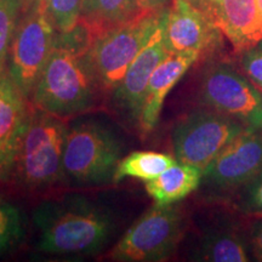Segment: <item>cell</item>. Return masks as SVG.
Instances as JSON below:
<instances>
[{
    "mask_svg": "<svg viewBox=\"0 0 262 262\" xmlns=\"http://www.w3.org/2000/svg\"><path fill=\"white\" fill-rule=\"evenodd\" d=\"M251 250L258 261H262V222L255 225L251 232Z\"/></svg>",
    "mask_w": 262,
    "mask_h": 262,
    "instance_id": "cell-26",
    "label": "cell"
},
{
    "mask_svg": "<svg viewBox=\"0 0 262 262\" xmlns=\"http://www.w3.org/2000/svg\"><path fill=\"white\" fill-rule=\"evenodd\" d=\"M172 0H137L142 10H152V11H162L169 8Z\"/></svg>",
    "mask_w": 262,
    "mask_h": 262,
    "instance_id": "cell-27",
    "label": "cell"
},
{
    "mask_svg": "<svg viewBox=\"0 0 262 262\" xmlns=\"http://www.w3.org/2000/svg\"><path fill=\"white\" fill-rule=\"evenodd\" d=\"M262 170V131L249 129L235 137L203 171V182L214 189L247 185Z\"/></svg>",
    "mask_w": 262,
    "mask_h": 262,
    "instance_id": "cell-11",
    "label": "cell"
},
{
    "mask_svg": "<svg viewBox=\"0 0 262 262\" xmlns=\"http://www.w3.org/2000/svg\"><path fill=\"white\" fill-rule=\"evenodd\" d=\"M35 250L50 255H96L112 241L116 221L89 196L72 193L40 203L33 210Z\"/></svg>",
    "mask_w": 262,
    "mask_h": 262,
    "instance_id": "cell-2",
    "label": "cell"
},
{
    "mask_svg": "<svg viewBox=\"0 0 262 262\" xmlns=\"http://www.w3.org/2000/svg\"><path fill=\"white\" fill-rule=\"evenodd\" d=\"M122 141L98 122H80L68 127L63 153V179L77 187L114 183L123 158Z\"/></svg>",
    "mask_w": 262,
    "mask_h": 262,
    "instance_id": "cell-3",
    "label": "cell"
},
{
    "mask_svg": "<svg viewBox=\"0 0 262 262\" xmlns=\"http://www.w3.org/2000/svg\"><path fill=\"white\" fill-rule=\"evenodd\" d=\"M57 31L48 11V0L24 5L8 56L6 72L29 100L54 48Z\"/></svg>",
    "mask_w": 262,
    "mask_h": 262,
    "instance_id": "cell-6",
    "label": "cell"
},
{
    "mask_svg": "<svg viewBox=\"0 0 262 262\" xmlns=\"http://www.w3.org/2000/svg\"><path fill=\"white\" fill-rule=\"evenodd\" d=\"M2 72H3V71H2ZM2 72H0V73H2Z\"/></svg>",
    "mask_w": 262,
    "mask_h": 262,
    "instance_id": "cell-33",
    "label": "cell"
},
{
    "mask_svg": "<svg viewBox=\"0 0 262 262\" xmlns=\"http://www.w3.org/2000/svg\"><path fill=\"white\" fill-rule=\"evenodd\" d=\"M198 93L203 107L262 130V94L231 64L211 62L206 66Z\"/></svg>",
    "mask_w": 262,
    "mask_h": 262,
    "instance_id": "cell-9",
    "label": "cell"
},
{
    "mask_svg": "<svg viewBox=\"0 0 262 262\" xmlns=\"http://www.w3.org/2000/svg\"><path fill=\"white\" fill-rule=\"evenodd\" d=\"M178 163L175 157L153 150H140L123 157L114 176V183L123 181L126 178L150 181L166 169Z\"/></svg>",
    "mask_w": 262,
    "mask_h": 262,
    "instance_id": "cell-19",
    "label": "cell"
},
{
    "mask_svg": "<svg viewBox=\"0 0 262 262\" xmlns=\"http://www.w3.org/2000/svg\"><path fill=\"white\" fill-rule=\"evenodd\" d=\"M211 17L235 54H244L262 40V18L257 0H214Z\"/></svg>",
    "mask_w": 262,
    "mask_h": 262,
    "instance_id": "cell-13",
    "label": "cell"
},
{
    "mask_svg": "<svg viewBox=\"0 0 262 262\" xmlns=\"http://www.w3.org/2000/svg\"><path fill=\"white\" fill-rule=\"evenodd\" d=\"M68 126L64 119L34 110L19 137L14 165L29 188H45L63 179V153Z\"/></svg>",
    "mask_w": 262,
    "mask_h": 262,
    "instance_id": "cell-4",
    "label": "cell"
},
{
    "mask_svg": "<svg viewBox=\"0 0 262 262\" xmlns=\"http://www.w3.org/2000/svg\"><path fill=\"white\" fill-rule=\"evenodd\" d=\"M143 11L137 0H83L79 22L91 39L117 27Z\"/></svg>",
    "mask_w": 262,
    "mask_h": 262,
    "instance_id": "cell-16",
    "label": "cell"
},
{
    "mask_svg": "<svg viewBox=\"0 0 262 262\" xmlns=\"http://www.w3.org/2000/svg\"><path fill=\"white\" fill-rule=\"evenodd\" d=\"M249 129L253 127L211 108H198L173 127V155L179 163L204 171L229 142Z\"/></svg>",
    "mask_w": 262,
    "mask_h": 262,
    "instance_id": "cell-8",
    "label": "cell"
},
{
    "mask_svg": "<svg viewBox=\"0 0 262 262\" xmlns=\"http://www.w3.org/2000/svg\"><path fill=\"white\" fill-rule=\"evenodd\" d=\"M243 68L251 81L262 90V50L257 47L243 54Z\"/></svg>",
    "mask_w": 262,
    "mask_h": 262,
    "instance_id": "cell-24",
    "label": "cell"
},
{
    "mask_svg": "<svg viewBox=\"0 0 262 262\" xmlns=\"http://www.w3.org/2000/svg\"><path fill=\"white\" fill-rule=\"evenodd\" d=\"M185 233L179 206L155 204L131 225L108 257L118 262H160L171 257Z\"/></svg>",
    "mask_w": 262,
    "mask_h": 262,
    "instance_id": "cell-7",
    "label": "cell"
},
{
    "mask_svg": "<svg viewBox=\"0 0 262 262\" xmlns=\"http://www.w3.org/2000/svg\"><path fill=\"white\" fill-rule=\"evenodd\" d=\"M257 6H258V11H260V15L262 18V0H257Z\"/></svg>",
    "mask_w": 262,
    "mask_h": 262,
    "instance_id": "cell-29",
    "label": "cell"
},
{
    "mask_svg": "<svg viewBox=\"0 0 262 262\" xmlns=\"http://www.w3.org/2000/svg\"><path fill=\"white\" fill-rule=\"evenodd\" d=\"M192 260L205 262H248L250 256L247 243L238 232L212 228L202 235Z\"/></svg>",
    "mask_w": 262,
    "mask_h": 262,
    "instance_id": "cell-18",
    "label": "cell"
},
{
    "mask_svg": "<svg viewBox=\"0 0 262 262\" xmlns=\"http://www.w3.org/2000/svg\"><path fill=\"white\" fill-rule=\"evenodd\" d=\"M220 29L209 14L189 0H172L164 17V40L170 54H195L214 50Z\"/></svg>",
    "mask_w": 262,
    "mask_h": 262,
    "instance_id": "cell-10",
    "label": "cell"
},
{
    "mask_svg": "<svg viewBox=\"0 0 262 262\" xmlns=\"http://www.w3.org/2000/svg\"><path fill=\"white\" fill-rule=\"evenodd\" d=\"M202 181L203 170L178 162L157 178L147 181L145 188L155 204L170 205L194 192Z\"/></svg>",
    "mask_w": 262,
    "mask_h": 262,
    "instance_id": "cell-15",
    "label": "cell"
},
{
    "mask_svg": "<svg viewBox=\"0 0 262 262\" xmlns=\"http://www.w3.org/2000/svg\"><path fill=\"white\" fill-rule=\"evenodd\" d=\"M169 55L170 52L166 49L164 40L163 19L162 25L157 29L150 40L140 51L135 60L131 62L120 84L112 91L114 103L136 122H139L140 119L150 77L160 62Z\"/></svg>",
    "mask_w": 262,
    "mask_h": 262,
    "instance_id": "cell-12",
    "label": "cell"
},
{
    "mask_svg": "<svg viewBox=\"0 0 262 262\" xmlns=\"http://www.w3.org/2000/svg\"><path fill=\"white\" fill-rule=\"evenodd\" d=\"M91 40L89 32L80 24L71 32L57 33L32 95L34 108L67 119L96 106L98 93L103 90L86 58Z\"/></svg>",
    "mask_w": 262,
    "mask_h": 262,
    "instance_id": "cell-1",
    "label": "cell"
},
{
    "mask_svg": "<svg viewBox=\"0 0 262 262\" xmlns=\"http://www.w3.org/2000/svg\"><path fill=\"white\" fill-rule=\"evenodd\" d=\"M22 10L24 0H0V72L5 70Z\"/></svg>",
    "mask_w": 262,
    "mask_h": 262,
    "instance_id": "cell-21",
    "label": "cell"
},
{
    "mask_svg": "<svg viewBox=\"0 0 262 262\" xmlns=\"http://www.w3.org/2000/svg\"><path fill=\"white\" fill-rule=\"evenodd\" d=\"M17 146H0V180L4 178L5 173L8 172L9 170H11L12 166H14L16 152H17Z\"/></svg>",
    "mask_w": 262,
    "mask_h": 262,
    "instance_id": "cell-25",
    "label": "cell"
},
{
    "mask_svg": "<svg viewBox=\"0 0 262 262\" xmlns=\"http://www.w3.org/2000/svg\"><path fill=\"white\" fill-rule=\"evenodd\" d=\"M26 235V220L12 203L0 198V255L14 250Z\"/></svg>",
    "mask_w": 262,
    "mask_h": 262,
    "instance_id": "cell-20",
    "label": "cell"
},
{
    "mask_svg": "<svg viewBox=\"0 0 262 262\" xmlns=\"http://www.w3.org/2000/svg\"><path fill=\"white\" fill-rule=\"evenodd\" d=\"M211 2H214V0H211Z\"/></svg>",
    "mask_w": 262,
    "mask_h": 262,
    "instance_id": "cell-32",
    "label": "cell"
},
{
    "mask_svg": "<svg viewBox=\"0 0 262 262\" xmlns=\"http://www.w3.org/2000/svg\"><path fill=\"white\" fill-rule=\"evenodd\" d=\"M31 2H33V0H24V5L28 4V3H31Z\"/></svg>",
    "mask_w": 262,
    "mask_h": 262,
    "instance_id": "cell-30",
    "label": "cell"
},
{
    "mask_svg": "<svg viewBox=\"0 0 262 262\" xmlns=\"http://www.w3.org/2000/svg\"><path fill=\"white\" fill-rule=\"evenodd\" d=\"M243 210L262 215V170L245 185Z\"/></svg>",
    "mask_w": 262,
    "mask_h": 262,
    "instance_id": "cell-23",
    "label": "cell"
},
{
    "mask_svg": "<svg viewBox=\"0 0 262 262\" xmlns=\"http://www.w3.org/2000/svg\"><path fill=\"white\" fill-rule=\"evenodd\" d=\"M83 0H48V11L57 33L75 28L80 17Z\"/></svg>",
    "mask_w": 262,
    "mask_h": 262,
    "instance_id": "cell-22",
    "label": "cell"
},
{
    "mask_svg": "<svg viewBox=\"0 0 262 262\" xmlns=\"http://www.w3.org/2000/svg\"><path fill=\"white\" fill-rule=\"evenodd\" d=\"M257 48H258V49H261V50H262V40L260 41V44L257 45Z\"/></svg>",
    "mask_w": 262,
    "mask_h": 262,
    "instance_id": "cell-31",
    "label": "cell"
},
{
    "mask_svg": "<svg viewBox=\"0 0 262 262\" xmlns=\"http://www.w3.org/2000/svg\"><path fill=\"white\" fill-rule=\"evenodd\" d=\"M199 58L195 54H170L158 64L147 85L140 114L139 124L143 133H150L157 126L166 96Z\"/></svg>",
    "mask_w": 262,
    "mask_h": 262,
    "instance_id": "cell-14",
    "label": "cell"
},
{
    "mask_svg": "<svg viewBox=\"0 0 262 262\" xmlns=\"http://www.w3.org/2000/svg\"><path fill=\"white\" fill-rule=\"evenodd\" d=\"M166 9L143 10L134 18L91 40L86 58L102 90L112 93L120 84L131 62L160 27Z\"/></svg>",
    "mask_w": 262,
    "mask_h": 262,
    "instance_id": "cell-5",
    "label": "cell"
},
{
    "mask_svg": "<svg viewBox=\"0 0 262 262\" xmlns=\"http://www.w3.org/2000/svg\"><path fill=\"white\" fill-rule=\"evenodd\" d=\"M193 5L199 8L203 11L206 12L211 16V8H212V2L211 0H189Z\"/></svg>",
    "mask_w": 262,
    "mask_h": 262,
    "instance_id": "cell-28",
    "label": "cell"
},
{
    "mask_svg": "<svg viewBox=\"0 0 262 262\" xmlns=\"http://www.w3.org/2000/svg\"><path fill=\"white\" fill-rule=\"evenodd\" d=\"M27 98L19 93L6 70L0 73V146L18 145L31 116Z\"/></svg>",
    "mask_w": 262,
    "mask_h": 262,
    "instance_id": "cell-17",
    "label": "cell"
}]
</instances>
